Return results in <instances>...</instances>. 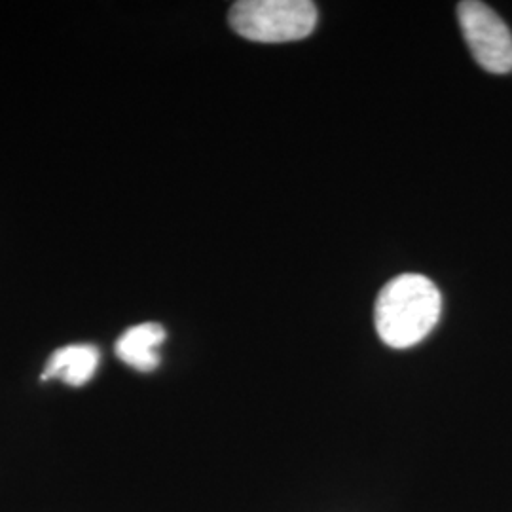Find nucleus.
I'll use <instances>...</instances> for the list:
<instances>
[{"label":"nucleus","mask_w":512,"mask_h":512,"mask_svg":"<svg viewBox=\"0 0 512 512\" xmlns=\"http://www.w3.org/2000/svg\"><path fill=\"white\" fill-rule=\"evenodd\" d=\"M442 294L425 275L404 274L391 279L378 294L374 308L376 332L389 348L420 344L437 327Z\"/></svg>","instance_id":"nucleus-1"},{"label":"nucleus","mask_w":512,"mask_h":512,"mask_svg":"<svg viewBox=\"0 0 512 512\" xmlns=\"http://www.w3.org/2000/svg\"><path fill=\"white\" fill-rule=\"evenodd\" d=\"M230 27L239 37L279 44L310 37L317 8L310 0H241L230 10Z\"/></svg>","instance_id":"nucleus-2"},{"label":"nucleus","mask_w":512,"mask_h":512,"mask_svg":"<svg viewBox=\"0 0 512 512\" xmlns=\"http://www.w3.org/2000/svg\"><path fill=\"white\" fill-rule=\"evenodd\" d=\"M458 18L461 33L478 65L488 73H511L512 35L505 21L478 0L459 2Z\"/></svg>","instance_id":"nucleus-3"},{"label":"nucleus","mask_w":512,"mask_h":512,"mask_svg":"<svg viewBox=\"0 0 512 512\" xmlns=\"http://www.w3.org/2000/svg\"><path fill=\"white\" fill-rule=\"evenodd\" d=\"M167 338L162 325L143 323L126 330L116 342V355L122 363L139 370L152 372L160 366V348Z\"/></svg>","instance_id":"nucleus-4"},{"label":"nucleus","mask_w":512,"mask_h":512,"mask_svg":"<svg viewBox=\"0 0 512 512\" xmlns=\"http://www.w3.org/2000/svg\"><path fill=\"white\" fill-rule=\"evenodd\" d=\"M99 366V349L92 344H71L57 349L44 368L42 380H59L82 387L88 384Z\"/></svg>","instance_id":"nucleus-5"}]
</instances>
